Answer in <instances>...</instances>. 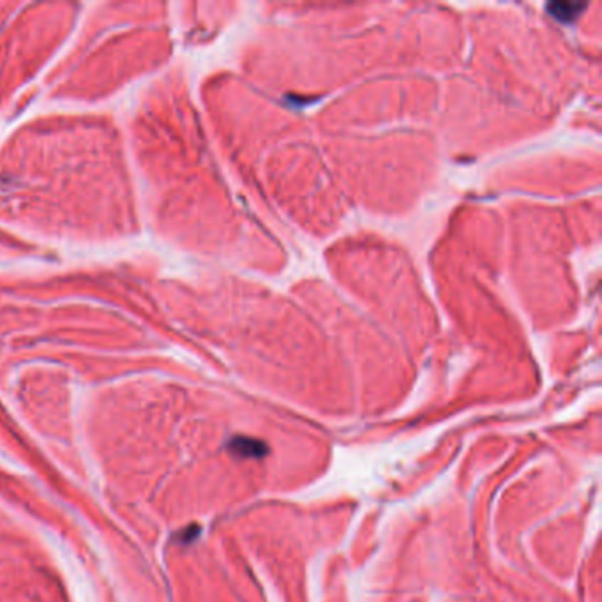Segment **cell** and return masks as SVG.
Instances as JSON below:
<instances>
[{"label": "cell", "mask_w": 602, "mask_h": 602, "mask_svg": "<svg viewBox=\"0 0 602 602\" xmlns=\"http://www.w3.org/2000/svg\"><path fill=\"white\" fill-rule=\"evenodd\" d=\"M586 7V4H576V2H554L547 6V13L551 14L557 20L565 21V23H571L574 21V18L581 13Z\"/></svg>", "instance_id": "2"}, {"label": "cell", "mask_w": 602, "mask_h": 602, "mask_svg": "<svg viewBox=\"0 0 602 602\" xmlns=\"http://www.w3.org/2000/svg\"><path fill=\"white\" fill-rule=\"evenodd\" d=\"M226 447L237 458H264L269 454V447L265 441L249 436H233Z\"/></svg>", "instance_id": "1"}]
</instances>
